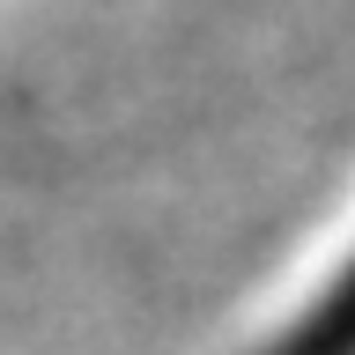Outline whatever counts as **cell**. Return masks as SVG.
<instances>
[{
	"label": "cell",
	"mask_w": 355,
	"mask_h": 355,
	"mask_svg": "<svg viewBox=\"0 0 355 355\" xmlns=\"http://www.w3.org/2000/svg\"><path fill=\"white\" fill-rule=\"evenodd\" d=\"M266 355H355V259L333 274L326 296H318Z\"/></svg>",
	"instance_id": "1"
}]
</instances>
